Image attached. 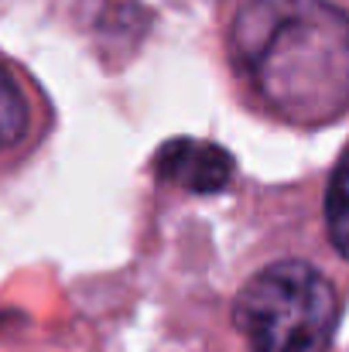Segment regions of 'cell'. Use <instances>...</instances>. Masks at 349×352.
I'll use <instances>...</instances> for the list:
<instances>
[{
	"mask_svg": "<svg viewBox=\"0 0 349 352\" xmlns=\"http://www.w3.org/2000/svg\"><path fill=\"white\" fill-rule=\"evenodd\" d=\"M240 100L281 126L349 113V10L332 0H243L226 34Z\"/></svg>",
	"mask_w": 349,
	"mask_h": 352,
	"instance_id": "6da1fadb",
	"label": "cell"
},
{
	"mask_svg": "<svg viewBox=\"0 0 349 352\" xmlns=\"http://www.w3.org/2000/svg\"><path fill=\"white\" fill-rule=\"evenodd\" d=\"M339 318V284L302 256L257 267L233 298V325L246 352H329Z\"/></svg>",
	"mask_w": 349,
	"mask_h": 352,
	"instance_id": "7a4b0ae2",
	"label": "cell"
},
{
	"mask_svg": "<svg viewBox=\"0 0 349 352\" xmlns=\"http://www.w3.org/2000/svg\"><path fill=\"white\" fill-rule=\"evenodd\" d=\"M52 126V107L34 79L0 58V175L24 164Z\"/></svg>",
	"mask_w": 349,
	"mask_h": 352,
	"instance_id": "3957f363",
	"label": "cell"
},
{
	"mask_svg": "<svg viewBox=\"0 0 349 352\" xmlns=\"http://www.w3.org/2000/svg\"><path fill=\"white\" fill-rule=\"evenodd\" d=\"M151 171L161 185L192 192V195H216L236 175L233 154L216 140L199 137H171L154 151Z\"/></svg>",
	"mask_w": 349,
	"mask_h": 352,
	"instance_id": "277c9868",
	"label": "cell"
},
{
	"mask_svg": "<svg viewBox=\"0 0 349 352\" xmlns=\"http://www.w3.org/2000/svg\"><path fill=\"white\" fill-rule=\"evenodd\" d=\"M326 233L336 253L349 260V147L329 171L326 185Z\"/></svg>",
	"mask_w": 349,
	"mask_h": 352,
	"instance_id": "5b68a950",
	"label": "cell"
}]
</instances>
